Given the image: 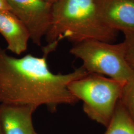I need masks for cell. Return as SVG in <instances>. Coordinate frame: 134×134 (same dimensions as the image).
Here are the masks:
<instances>
[{
    "mask_svg": "<svg viewBox=\"0 0 134 134\" xmlns=\"http://www.w3.org/2000/svg\"></svg>",
    "mask_w": 134,
    "mask_h": 134,
    "instance_id": "15",
    "label": "cell"
},
{
    "mask_svg": "<svg viewBox=\"0 0 134 134\" xmlns=\"http://www.w3.org/2000/svg\"><path fill=\"white\" fill-rule=\"evenodd\" d=\"M44 1H47V2H49V3H51L53 4V3H54V2H55L57 0H44Z\"/></svg>",
    "mask_w": 134,
    "mask_h": 134,
    "instance_id": "13",
    "label": "cell"
},
{
    "mask_svg": "<svg viewBox=\"0 0 134 134\" xmlns=\"http://www.w3.org/2000/svg\"><path fill=\"white\" fill-rule=\"evenodd\" d=\"M126 82L88 73L72 81L68 89L83 102V110L91 120L106 127L119 101Z\"/></svg>",
    "mask_w": 134,
    "mask_h": 134,
    "instance_id": "3",
    "label": "cell"
},
{
    "mask_svg": "<svg viewBox=\"0 0 134 134\" xmlns=\"http://www.w3.org/2000/svg\"><path fill=\"white\" fill-rule=\"evenodd\" d=\"M34 106L0 104V125L3 134H37L32 122Z\"/></svg>",
    "mask_w": 134,
    "mask_h": 134,
    "instance_id": "7",
    "label": "cell"
},
{
    "mask_svg": "<svg viewBox=\"0 0 134 134\" xmlns=\"http://www.w3.org/2000/svg\"><path fill=\"white\" fill-rule=\"evenodd\" d=\"M11 11V8L7 0H0V12Z\"/></svg>",
    "mask_w": 134,
    "mask_h": 134,
    "instance_id": "12",
    "label": "cell"
},
{
    "mask_svg": "<svg viewBox=\"0 0 134 134\" xmlns=\"http://www.w3.org/2000/svg\"><path fill=\"white\" fill-rule=\"evenodd\" d=\"M101 19L119 31H134V0H95Z\"/></svg>",
    "mask_w": 134,
    "mask_h": 134,
    "instance_id": "6",
    "label": "cell"
},
{
    "mask_svg": "<svg viewBox=\"0 0 134 134\" xmlns=\"http://www.w3.org/2000/svg\"><path fill=\"white\" fill-rule=\"evenodd\" d=\"M104 134H134V121L120 100Z\"/></svg>",
    "mask_w": 134,
    "mask_h": 134,
    "instance_id": "9",
    "label": "cell"
},
{
    "mask_svg": "<svg viewBox=\"0 0 134 134\" xmlns=\"http://www.w3.org/2000/svg\"><path fill=\"white\" fill-rule=\"evenodd\" d=\"M70 53L81 60L82 66L88 73L106 75L126 82L134 80V72L125 58L123 42L86 40L75 44Z\"/></svg>",
    "mask_w": 134,
    "mask_h": 134,
    "instance_id": "4",
    "label": "cell"
},
{
    "mask_svg": "<svg viewBox=\"0 0 134 134\" xmlns=\"http://www.w3.org/2000/svg\"><path fill=\"white\" fill-rule=\"evenodd\" d=\"M0 134H3V131H2V128H1V125H0Z\"/></svg>",
    "mask_w": 134,
    "mask_h": 134,
    "instance_id": "14",
    "label": "cell"
},
{
    "mask_svg": "<svg viewBox=\"0 0 134 134\" xmlns=\"http://www.w3.org/2000/svg\"><path fill=\"white\" fill-rule=\"evenodd\" d=\"M0 34L7 43V49L19 55L25 52L30 39L29 31L12 12H0Z\"/></svg>",
    "mask_w": 134,
    "mask_h": 134,
    "instance_id": "8",
    "label": "cell"
},
{
    "mask_svg": "<svg viewBox=\"0 0 134 134\" xmlns=\"http://www.w3.org/2000/svg\"><path fill=\"white\" fill-rule=\"evenodd\" d=\"M124 40L122 42L124 48L125 58L132 71L134 73V31H124Z\"/></svg>",
    "mask_w": 134,
    "mask_h": 134,
    "instance_id": "11",
    "label": "cell"
},
{
    "mask_svg": "<svg viewBox=\"0 0 134 134\" xmlns=\"http://www.w3.org/2000/svg\"><path fill=\"white\" fill-rule=\"evenodd\" d=\"M119 100L134 121V80L126 83Z\"/></svg>",
    "mask_w": 134,
    "mask_h": 134,
    "instance_id": "10",
    "label": "cell"
},
{
    "mask_svg": "<svg viewBox=\"0 0 134 134\" xmlns=\"http://www.w3.org/2000/svg\"><path fill=\"white\" fill-rule=\"evenodd\" d=\"M118 31L101 19L95 0H57L52 5L51 22L45 36L43 53L49 54L64 39L75 44L88 40L111 42Z\"/></svg>",
    "mask_w": 134,
    "mask_h": 134,
    "instance_id": "2",
    "label": "cell"
},
{
    "mask_svg": "<svg viewBox=\"0 0 134 134\" xmlns=\"http://www.w3.org/2000/svg\"><path fill=\"white\" fill-rule=\"evenodd\" d=\"M48 55L15 58L0 47V104L44 105L54 112L62 104L77 103L68 86L88 72L81 66L67 74H54L48 67Z\"/></svg>",
    "mask_w": 134,
    "mask_h": 134,
    "instance_id": "1",
    "label": "cell"
},
{
    "mask_svg": "<svg viewBox=\"0 0 134 134\" xmlns=\"http://www.w3.org/2000/svg\"><path fill=\"white\" fill-rule=\"evenodd\" d=\"M11 11L24 24L30 39L37 46L50 28L53 4L44 0H7Z\"/></svg>",
    "mask_w": 134,
    "mask_h": 134,
    "instance_id": "5",
    "label": "cell"
}]
</instances>
